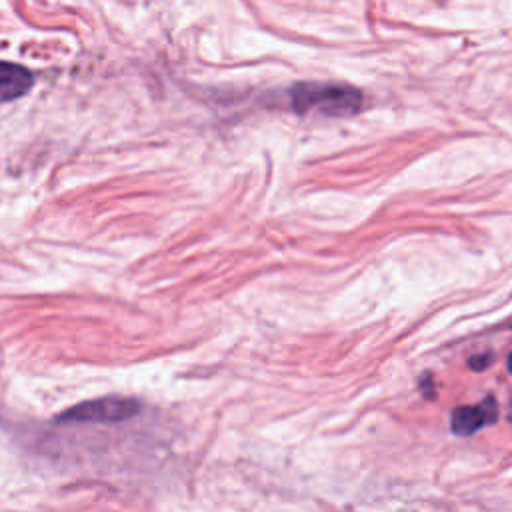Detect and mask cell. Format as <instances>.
I'll return each instance as SVG.
<instances>
[{"instance_id": "cell-1", "label": "cell", "mask_w": 512, "mask_h": 512, "mask_svg": "<svg viewBox=\"0 0 512 512\" xmlns=\"http://www.w3.org/2000/svg\"><path fill=\"white\" fill-rule=\"evenodd\" d=\"M364 96L358 88L340 82H300L290 88V104L298 114H324L332 118L360 112Z\"/></svg>"}, {"instance_id": "cell-2", "label": "cell", "mask_w": 512, "mask_h": 512, "mask_svg": "<svg viewBox=\"0 0 512 512\" xmlns=\"http://www.w3.org/2000/svg\"><path fill=\"white\" fill-rule=\"evenodd\" d=\"M138 412H140V404L134 398L106 396V398L88 400L68 408L56 418V422L58 424H112V422L128 420Z\"/></svg>"}, {"instance_id": "cell-3", "label": "cell", "mask_w": 512, "mask_h": 512, "mask_svg": "<svg viewBox=\"0 0 512 512\" xmlns=\"http://www.w3.org/2000/svg\"><path fill=\"white\" fill-rule=\"evenodd\" d=\"M496 416H498V406H496V400L490 396V398H484L476 406H460V408L452 410L450 428L458 436H468V434H474L476 430L496 422Z\"/></svg>"}, {"instance_id": "cell-4", "label": "cell", "mask_w": 512, "mask_h": 512, "mask_svg": "<svg viewBox=\"0 0 512 512\" xmlns=\"http://www.w3.org/2000/svg\"><path fill=\"white\" fill-rule=\"evenodd\" d=\"M34 84L28 68L14 62H0V104L24 96Z\"/></svg>"}, {"instance_id": "cell-5", "label": "cell", "mask_w": 512, "mask_h": 512, "mask_svg": "<svg viewBox=\"0 0 512 512\" xmlns=\"http://www.w3.org/2000/svg\"><path fill=\"white\" fill-rule=\"evenodd\" d=\"M468 364H470V368L472 370H484V368H488V364H492V354H488V352H484V354H478V356H472L470 360H468Z\"/></svg>"}, {"instance_id": "cell-6", "label": "cell", "mask_w": 512, "mask_h": 512, "mask_svg": "<svg viewBox=\"0 0 512 512\" xmlns=\"http://www.w3.org/2000/svg\"><path fill=\"white\" fill-rule=\"evenodd\" d=\"M508 370H510V372H512V354H510V356H508Z\"/></svg>"}]
</instances>
